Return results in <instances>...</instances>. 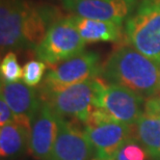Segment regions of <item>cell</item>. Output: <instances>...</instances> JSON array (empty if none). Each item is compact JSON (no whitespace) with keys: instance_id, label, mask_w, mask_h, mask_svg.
<instances>
[{"instance_id":"cell-19","label":"cell","mask_w":160,"mask_h":160,"mask_svg":"<svg viewBox=\"0 0 160 160\" xmlns=\"http://www.w3.org/2000/svg\"><path fill=\"white\" fill-rule=\"evenodd\" d=\"M15 116L3 98H0V127L14 123Z\"/></svg>"},{"instance_id":"cell-22","label":"cell","mask_w":160,"mask_h":160,"mask_svg":"<svg viewBox=\"0 0 160 160\" xmlns=\"http://www.w3.org/2000/svg\"><path fill=\"white\" fill-rule=\"evenodd\" d=\"M131 1H136V2H139V0H131Z\"/></svg>"},{"instance_id":"cell-17","label":"cell","mask_w":160,"mask_h":160,"mask_svg":"<svg viewBox=\"0 0 160 160\" xmlns=\"http://www.w3.org/2000/svg\"><path fill=\"white\" fill-rule=\"evenodd\" d=\"M148 153L137 142L135 137H131L122 146L113 160H148Z\"/></svg>"},{"instance_id":"cell-1","label":"cell","mask_w":160,"mask_h":160,"mask_svg":"<svg viewBox=\"0 0 160 160\" xmlns=\"http://www.w3.org/2000/svg\"><path fill=\"white\" fill-rule=\"evenodd\" d=\"M60 18L58 11L52 6L37 5L27 0H1V52L36 51L50 26Z\"/></svg>"},{"instance_id":"cell-2","label":"cell","mask_w":160,"mask_h":160,"mask_svg":"<svg viewBox=\"0 0 160 160\" xmlns=\"http://www.w3.org/2000/svg\"><path fill=\"white\" fill-rule=\"evenodd\" d=\"M100 77L149 99L160 92V62L131 46H120L101 66Z\"/></svg>"},{"instance_id":"cell-9","label":"cell","mask_w":160,"mask_h":160,"mask_svg":"<svg viewBox=\"0 0 160 160\" xmlns=\"http://www.w3.org/2000/svg\"><path fill=\"white\" fill-rule=\"evenodd\" d=\"M94 157L95 150L83 125L59 118L56 139L49 160H92Z\"/></svg>"},{"instance_id":"cell-18","label":"cell","mask_w":160,"mask_h":160,"mask_svg":"<svg viewBox=\"0 0 160 160\" xmlns=\"http://www.w3.org/2000/svg\"><path fill=\"white\" fill-rule=\"evenodd\" d=\"M47 67L46 63L39 59L27 62L23 67V77H22L23 82L31 88L39 85L42 79L44 78Z\"/></svg>"},{"instance_id":"cell-16","label":"cell","mask_w":160,"mask_h":160,"mask_svg":"<svg viewBox=\"0 0 160 160\" xmlns=\"http://www.w3.org/2000/svg\"><path fill=\"white\" fill-rule=\"evenodd\" d=\"M1 81L18 82L23 77V68H21L15 52H8L2 57L0 65Z\"/></svg>"},{"instance_id":"cell-4","label":"cell","mask_w":160,"mask_h":160,"mask_svg":"<svg viewBox=\"0 0 160 160\" xmlns=\"http://www.w3.org/2000/svg\"><path fill=\"white\" fill-rule=\"evenodd\" d=\"M99 83L98 76L59 91H40V95L59 118L84 125L96 107Z\"/></svg>"},{"instance_id":"cell-3","label":"cell","mask_w":160,"mask_h":160,"mask_svg":"<svg viewBox=\"0 0 160 160\" xmlns=\"http://www.w3.org/2000/svg\"><path fill=\"white\" fill-rule=\"evenodd\" d=\"M127 44L160 62V0H139L124 23Z\"/></svg>"},{"instance_id":"cell-6","label":"cell","mask_w":160,"mask_h":160,"mask_svg":"<svg viewBox=\"0 0 160 160\" xmlns=\"http://www.w3.org/2000/svg\"><path fill=\"white\" fill-rule=\"evenodd\" d=\"M83 128L95 150V157L101 160H113L122 146L134 137L133 126L111 120L97 108Z\"/></svg>"},{"instance_id":"cell-8","label":"cell","mask_w":160,"mask_h":160,"mask_svg":"<svg viewBox=\"0 0 160 160\" xmlns=\"http://www.w3.org/2000/svg\"><path fill=\"white\" fill-rule=\"evenodd\" d=\"M100 55L94 51H83L72 58L50 67L40 91H59L86 79L98 77L101 71Z\"/></svg>"},{"instance_id":"cell-12","label":"cell","mask_w":160,"mask_h":160,"mask_svg":"<svg viewBox=\"0 0 160 160\" xmlns=\"http://www.w3.org/2000/svg\"><path fill=\"white\" fill-rule=\"evenodd\" d=\"M58 116L50 105H42L32 122L29 135V154L36 160H49L58 130Z\"/></svg>"},{"instance_id":"cell-13","label":"cell","mask_w":160,"mask_h":160,"mask_svg":"<svg viewBox=\"0 0 160 160\" xmlns=\"http://www.w3.org/2000/svg\"><path fill=\"white\" fill-rule=\"evenodd\" d=\"M69 17L85 43L118 42L124 33V28H122V24L119 23L94 20L74 15Z\"/></svg>"},{"instance_id":"cell-11","label":"cell","mask_w":160,"mask_h":160,"mask_svg":"<svg viewBox=\"0 0 160 160\" xmlns=\"http://www.w3.org/2000/svg\"><path fill=\"white\" fill-rule=\"evenodd\" d=\"M1 98L12 109L16 123L30 131L32 122L42 105L40 91L24 82L1 81Z\"/></svg>"},{"instance_id":"cell-15","label":"cell","mask_w":160,"mask_h":160,"mask_svg":"<svg viewBox=\"0 0 160 160\" xmlns=\"http://www.w3.org/2000/svg\"><path fill=\"white\" fill-rule=\"evenodd\" d=\"M134 137L153 160H160V118L143 113L133 126Z\"/></svg>"},{"instance_id":"cell-21","label":"cell","mask_w":160,"mask_h":160,"mask_svg":"<svg viewBox=\"0 0 160 160\" xmlns=\"http://www.w3.org/2000/svg\"><path fill=\"white\" fill-rule=\"evenodd\" d=\"M92 160H101V159H99V158H97V157H94Z\"/></svg>"},{"instance_id":"cell-14","label":"cell","mask_w":160,"mask_h":160,"mask_svg":"<svg viewBox=\"0 0 160 160\" xmlns=\"http://www.w3.org/2000/svg\"><path fill=\"white\" fill-rule=\"evenodd\" d=\"M30 131L22 125L11 123L0 127V155L2 160H18L29 150Z\"/></svg>"},{"instance_id":"cell-20","label":"cell","mask_w":160,"mask_h":160,"mask_svg":"<svg viewBox=\"0 0 160 160\" xmlns=\"http://www.w3.org/2000/svg\"><path fill=\"white\" fill-rule=\"evenodd\" d=\"M145 112L160 118V96H154L146 100Z\"/></svg>"},{"instance_id":"cell-10","label":"cell","mask_w":160,"mask_h":160,"mask_svg":"<svg viewBox=\"0 0 160 160\" xmlns=\"http://www.w3.org/2000/svg\"><path fill=\"white\" fill-rule=\"evenodd\" d=\"M62 3L74 16L122 25L138 4L131 0H62Z\"/></svg>"},{"instance_id":"cell-5","label":"cell","mask_w":160,"mask_h":160,"mask_svg":"<svg viewBox=\"0 0 160 160\" xmlns=\"http://www.w3.org/2000/svg\"><path fill=\"white\" fill-rule=\"evenodd\" d=\"M100 83L96 96V107L109 119L134 126L145 113L146 98L129 88L104 81Z\"/></svg>"},{"instance_id":"cell-7","label":"cell","mask_w":160,"mask_h":160,"mask_svg":"<svg viewBox=\"0 0 160 160\" xmlns=\"http://www.w3.org/2000/svg\"><path fill=\"white\" fill-rule=\"evenodd\" d=\"M85 44L68 16L51 25L34 53L38 59L52 67L82 53Z\"/></svg>"}]
</instances>
